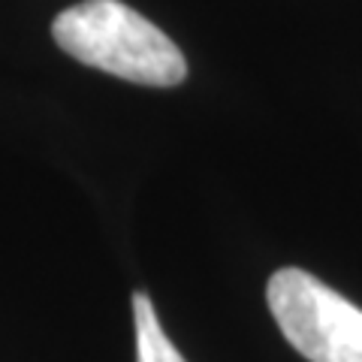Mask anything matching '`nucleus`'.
<instances>
[{
  "mask_svg": "<svg viewBox=\"0 0 362 362\" xmlns=\"http://www.w3.org/2000/svg\"><path fill=\"white\" fill-rule=\"evenodd\" d=\"M52 37L70 58L136 85L173 88L187 76L178 45L121 0H82L64 9Z\"/></svg>",
  "mask_w": 362,
  "mask_h": 362,
  "instance_id": "1",
  "label": "nucleus"
},
{
  "mask_svg": "<svg viewBox=\"0 0 362 362\" xmlns=\"http://www.w3.org/2000/svg\"><path fill=\"white\" fill-rule=\"evenodd\" d=\"M266 299L284 338L308 362H362V308L302 269H278Z\"/></svg>",
  "mask_w": 362,
  "mask_h": 362,
  "instance_id": "2",
  "label": "nucleus"
},
{
  "mask_svg": "<svg viewBox=\"0 0 362 362\" xmlns=\"http://www.w3.org/2000/svg\"><path fill=\"white\" fill-rule=\"evenodd\" d=\"M133 320H136V362H185L178 347L169 341L151 299L133 293Z\"/></svg>",
  "mask_w": 362,
  "mask_h": 362,
  "instance_id": "3",
  "label": "nucleus"
}]
</instances>
